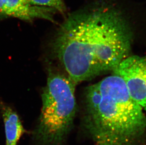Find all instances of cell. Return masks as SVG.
<instances>
[{
    "mask_svg": "<svg viewBox=\"0 0 146 145\" xmlns=\"http://www.w3.org/2000/svg\"><path fill=\"white\" fill-rule=\"evenodd\" d=\"M118 6L99 2L75 11L52 40V53L75 84L113 71L129 56L133 32Z\"/></svg>",
    "mask_w": 146,
    "mask_h": 145,
    "instance_id": "obj_1",
    "label": "cell"
},
{
    "mask_svg": "<svg viewBox=\"0 0 146 145\" xmlns=\"http://www.w3.org/2000/svg\"><path fill=\"white\" fill-rule=\"evenodd\" d=\"M84 125L96 145H138L146 132L142 107L113 74L87 87Z\"/></svg>",
    "mask_w": 146,
    "mask_h": 145,
    "instance_id": "obj_2",
    "label": "cell"
},
{
    "mask_svg": "<svg viewBox=\"0 0 146 145\" xmlns=\"http://www.w3.org/2000/svg\"><path fill=\"white\" fill-rule=\"evenodd\" d=\"M4 16L3 10V2L2 0H0V18Z\"/></svg>",
    "mask_w": 146,
    "mask_h": 145,
    "instance_id": "obj_8",
    "label": "cell"
},
{
    "mask_svg": "<svg viewBox=\"0 0 146 145\" xmlns=\"http://www.w3.org/2000/svg\"><path fill=\"white\" fill-rule=\"evenodd\" d=\"M113 72L122 78L131 97L146 113V56H128Z\"/></svg>",
    "mask_w": 146,
    "mask_h": 145,
    "instance_id": "obj_4",
    "label": "cell"
},
{
    "mask_svg": "<svg viewBox=\"0 0 146 145\" xmlns=\"http://www.w3.org/2000/svg\"><path fill=\"white\" fill-rule=\"evenodd\" d=\"M33 5L46 7L54 10L58 13L64 14L66 7L64 0H29Z\"/></svg>",
    "mask_w": 146,
    "mask_h": 145,
    "instance_id": "obj_7",
    "label": "cell"
},
{
    "mask_svg": "<svg viewBox=\"0 0 146 145\" xmlns=\"http://www.w3.org/2000/svg\"><path fill=\"white\" fill-rule=\"evenodd\" d=\"M0 110L4 122L6 145H17L25 132L16 113L0 99Z\"/></svg>",
    "mask_w": 146,
    "mask_h": 145,
    "instance_id": "obj_6",
    "label": "cell"
},
{
    "mask_svg": "<svg viewBox=\"0 0 146 145\" xmlns=\"http://www.w3.org/2000/svg\"><path fill=\"white\" fill-rule=\"evenodd\" d=\"M75 84L67 75L49 69L47 84L42 94L41 112L34 133L41 144L60 145L70 132L77 107Z\"/></svg>",
    "mask_w": 146,
    "mask_h": 145,
    "instance_id": "obj_3",
    "label": "cell"
},
{
    "mask_svg": "<svg viewBox=\"0 0 146 145\" xmlns=\"http://www.w3.org/2000/svg\"><path fill=\"white\" fill-rule=\"evenodd\" d=\"M4 16L25 21L41 18L54 21V10L32 5L29 0H2Z\"/></svg>",
    "mask_w": 146,
    "mask_h": 145,
    "instance_id": "obj_5",
    "label": "cell"
}]
</instances>
